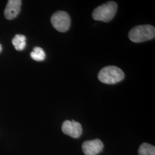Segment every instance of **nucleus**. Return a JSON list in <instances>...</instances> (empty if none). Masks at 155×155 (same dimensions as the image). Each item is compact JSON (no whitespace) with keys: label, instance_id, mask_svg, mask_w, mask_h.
Here are the masks:
<instances>
[{"label":"nucleus","instance_id":"423d86ee","mask_svg":"<svg viewBox=\"0 0 155 155\" xmlns=\"http://www.w3.org/2000/svg\"><path fill=\"white\" fill-rule=\"evenodd\" d=\"M104 144L100 139L86 141L82 144L83 153L86 155H97L102 150Z\"/></svg>","mask_w":155,"mask_h":155},{"label":"nucleus","instance_id":"9d476101","mask_svg":"<svg viewBox=\"0 0 155 155\" xmlns=\"http://www.w3.org/2000/svg\"><path fill=\"white\" fill-rule=\"evenodd\" d=\"M31 57L34 61H43L45 58V51L40 47H36L33 48V51L31 53Z\"/></svg>","mask_w":155,"mask_h":155},{"label":"nucleus","instance_id":"20e7f679","mask_svg":"<svg viewBox=\"0 0 155 155\" xmlns=\"http://www.w3.org/2000/svg\"><path fill=\"white\" fill-rule=\"evenodd\" d=\"M51 21L54 28L57 31L64 32L69 29L71 25V18L66 12L58 11L51 17Z\"/></svg>","mask_w":155,"mask_h":155},{"label":"nucleus","instance_id":"1a4fd4ad","mask_svg":"<svg viewBox=\"0 0 155 155\" xmlns=\"http://www.w3.org/2000/svg\"><path fill=\"white\" fill-rule=\"evenodd\" d=\"M139 155H155V147L148 143L141 144L139 149Z\"/></svg>","mask_w":155,"mask_h":155},{"label":"nucleus","instance_id":"39448f33","mask_svg":"<svg viewBox=\"0 0 155 155\" xmlns=\"http://www.w3.org/2000/svg\"><path fill=\"white\" fill-rule=\"evenodd\" d=\"M61 129L63 133L73 138L79 137L82 133L81 124L74 120L65 121L63 123Z\"/></svg>","mask_w":155,"mask_h":155},{"label":"nucleus","instance_id":"6e6552de","mask_svg":"<svg viewBox=\"0 0 155 155\" xmlns=\"http://www.w3.org/2000/svg\"><path fill=\"white\" fill-rule=\"evenodd\" d=\"M12 44L17 51H22L26 46V37L23 35H16L12 40Z\"/></svg>","mask_w":155,"mask_h":155},{"label":"nucleus","instance_id":"7ed1b4c3","mask_svg":"<svg viewBox=\"0 0 155 155\" xmlns=\"http://www.w3.org/2000/svg\"><path fill=\"white\" fill-rule=\"evenodd\" d=\"M125 77L124 72L122 70L116 66H109L105 67L101 70L98 78L100 81L106 84H116Z\"/></svg>","mask_w":155,"mask_h":155},{"label":"nucleus","instance_id":"9b49d317","mask_svg":"<svg viewBox=\"0 0 155 155\" xmlns=\"http://www.w3.org/2000/svg\"><path fill=\"white\" fill-rule=\"evenodd\" d=\"M2 45H0V53L1 52V51H2Z\"/></svg>","mask_w":155,"mask_h":155},{"label":"nucleus","instance_id":"0eeeda50","mask_svg":"<svg viewBox=\"0 0 155 155\" xmlns=\"http://www.w3.org/2000/svg\"><path fill=\"white\" fill-rule=\"evenodd\" d=\"M22 1L21 0H10L4 11V15L8 20H12L16 18L19 14Z\"/></svg>","mask_w":155,"mask_h":155},{"label":"nucleus","instance_id":"f257e3e1","mask_svg":"<svg viewBox=\"0 0 155 155\" xmlns=\"http://www.w3.org/2000/svg\"><path fill=\"white\" fill-rule=\"evenodd\" d=\"M128 36L133 42H144L155 38V28L150 25H138L130 31Z\"/></svg>","mask_w":155,"mask_h":155},{"label":"nucleus","instance_id":"f03ea898","mask_svg":"<svg viewBox=\"0 0 155 155\" xmlns=\"http://www.w3.org/2000/svg\"><path fill=\"white\" fill-rule=\"evenodd\" d=\"M117 11V4L114 1H109L96 8L93 12L92 17L94 20L109 22L115 16Z\"/></svg>","mask_w":155,"mask_h":155}]
</instances>
